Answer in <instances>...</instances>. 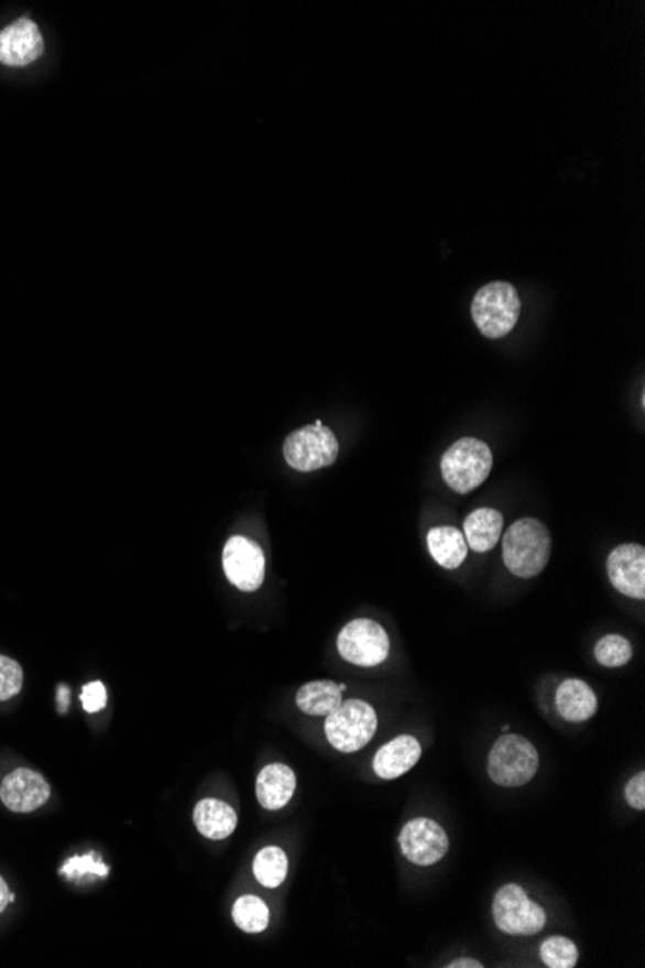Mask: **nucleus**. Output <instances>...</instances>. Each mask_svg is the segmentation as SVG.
I'll return each instance as SVG.
<instances>
[{"mask_svg":"<svg viewBox=\"0 0 645 968\" xmlns=\"http://www.w3.org/2000/svg\"><path fill=\"white\" fill-rule=\"evenodd\" d=\"M447 967H449V968H481V967H483V965H481L480 960L457 959V960H452V962H449V965H447Z\"/></svg>","mask_w":645,"mask_h":968,"instance_id":"nucleus-30","label":"nucleus"},{"mask_svg":"<svg viewBox=\"0 0 645 968\" xmlns=\"http://www.w3.org/2000/svg\"><path fill=\"white\" fill-rule=\"evenodd\" d=\"M493 468V453L488 443L464 437L458 439L441 458L442 480L457 493H470L488 480Z\"/></svg>","mask_w":645,"mask_h":968,"instance_id":"nucleus-3","label":"nucleus"},{"mask_svg":"<svg viewBox=\"0 0 645 968\" xmlns=\"http://www.w3.org/2000/svg\"><path fill=\"white\" fill-rule=\"evenodd\" d=\"M81 706H84L87 714H97V711L105 709V706H107V688L102 686L101 681H95V683L84 686Z\"/></svg>","mask_w":645,"mask_h":968,"instance_id":"nucleus-27","label":"nucleus"},{"mask_svg":"<svg viewBox=\"0 0 645 968\" xmlns=\"http://www.w3.org/2000/svg\"><path fill=\"white\" fill-rule=\"evenodd\" d=\"M222 568L238 590L255 591L265 580V555L245 535H232L222 552Z\"/></svg>","mask_w":645,"mask_h":968,"instance_id":"nucleus-9","label":"nucleus"},{"mask_svg":"<svg viewBox=\"0 0 645 968\" xmlns=\"http://www.w3.org/2000/svg\"><path fill=\"white\" fill-rule=\"evenodd\" d=\"M14 899H17L14 898V893H10L9 885H7V882L0 878V913H2V911L9 906V903L14 901Z\"/></svg>","mask_w":645,"mask_h":968,"instance_id":"nucleus-29","label":"nucleus"},{"mask_svg":"<svg viewBox=\"0 0 645 968\" xmlns=\"http://www.w3.org/2000/svg\"><path fill=\"white\" fill-rule=\"evenodd\" d=\"M288 874V858L281 847H265L253 860V875L263 888H278Z\"/></svg>","mask_w":645,"mask_h":968,"instance_id":"nucleus-21","label":"nucleus"},{"mask_svg":"<svg viewBox=\"0 0 645 968\" xmlns=\"http://www.w3.org/2000/svg\"><path fill=\"white\" fill-rule=\"evenodd\" d=\"M551 557V534L535 519H520L503 540V559L512 575L534 578L542 575Z\"/></svg>","mask_w":645,"mask_h":968,"instance_id":"nucleus-1","label":"nucleus"},{"mask_svg":"<svg viewBox=\"0 0 645 968\" xmlns=\"http://www.w3.org/2000/svg\"><path fill=\"white\" fill-rule=\"evenodd\" d=\"M337 648L342 660L358 667H375L389 657L391 642L385 629L371 619H356L340 630Z\"/></svg>","mask_w":645,"mask_h":968,"instance_id":"nucleus-8","label":"nucleus"},{"mask_svg":"<svg viewBox=\"0 0 645 968\" xmlns=\"http://www.w3.org/2000/svg\"><path fill=\"white\" fill-rule=\"evenodd\" d=\"M632 654H634L632 644L626 638L619 637V634L603 637L595 644V660L609 670L626 665L632 660Z\"/></svg>","mask_w":645,"mask_h":968,"instance_id":"nucleus-23","label":"nucleus"},{"mask_svg":"<svg viewBox=\"0 0 645 968\" xmlns=\"http://www.w3.org/2000/svg\"><path fill=\"white\" fill-rule=\"evenodd\" d=\"M296 791V775L288 765L269 764L261 770L255 783V795L265 811H281L291 803Z\"/></svg>","mask_w":645,"mask_h":968,"instance_id":"nucleus-15","label":"nucleus"},{"mask_svg":"<svg viewBox=\"0 0 645 968\" xmlns=\"http://www.w3.org/2000/svg\"><path fill=\"white\" fill-rule=\"evenodd\" d=\"M345 690L347 686L332 681H314L299 688L296 706L307 716H329L332 709L340 706Z\"/></svg>","mask_w":645,"mask_h":968,"instance_id":"nucleus-20","label":"nucleus"},{"mask_svg":"<svg viewBox=\"0 0 645 968\" xmlns=\"http://www.w3.org/2000/svg\"><path fill=\"white\" fill-rule=\"evenodd\" d=\"M427 547L429 553L442 568H458L468 557V544L460 530L452 526L434 527L427 534Z\"/></svg>","mask_w":645,"mask_h":968,"instance_id":"nucleus-19","label":"nucleus"},{"mask_svg":"<svg viewBox=\"0 0 645 968\" xmlns=\"http://www.w3.org/2000/svg\"><path fill=\"white\" fill-rule=\"evenodd\" d=\"M493 918L496 928L511 936H534L547 924L544 906L527 898L524 888L509 883L496 891L493 899Z\"/></svg>","mask_w":645,"mask_h":968,"instance_id":"nucleus-7","label":"nucleus"},{"mask_svg":"<svg viewBox=\"0 0 645 968\" xmlns=\"http://www.w3.org/2000/svg\"><path fill=\"white\" fill-rule=\"evenodd\" d=\"M606 573L614 590L628 598H645V550L642 545L614 547L606 559Z\"/></svg>","mask_w":645,"mask_h":968,"instance_id":"nucleus-12","label":"nucleus"},{"mask_svg":"<svg viewBox=\"0 0 645 968\" xmlns=\"http://www.w3.org/2000/svg\"><path fill=\"white\" fill-rule=\"evenodd\" d=\"M539 770V754L534 744L520 735H503L489 752V777L501 787H522Z\"/></svg>","mask_w":645,"mask_h":968,"instance_id":"nucleus-4","label":"nucleus"},{"mask_svg":"<svg viewBox=\"0 0 645 968\" xmlns=\"http://www.w3.org/2000/svg\"><path fill=\"white\" fill-rule=\"evenodd\" d=\"M539 955L549 968H575L578 962V947L568 937H547Z\"/></svg>","mask_w":645,"mask_h":968,"instance_id":"nucleus-24","label":"nucleus"},{"mask_svg":"<svg viewBox=\"0 0 645 968\" xmlns=\"http://www.w3.org/2000/svg\"><path fill=\"white\" fill-rule=\"evenodd\" d=\"M232 918L238 928L248 934H260L269 926V906L255 895H244L234 903Z\"/></svg>","mask_w":645,"mask_h":968,"instance_id":"nucleus-22","label":"nucleus"},{"mask_svg":"<svg viewBox=\"0 0 645 968\" xmlns=\"http://www.w3.org/2000/svg\"><path fill=\"white\" fill-rule=\"evenodd\" d=\"M422 758V744L412 735H401L391 740L389 744L379 748L373 758V772L381 780H398L401 775L409 772Z\"/></svg>","mask_w":645,"mask_h":968,"instance_id":"nucleus-14","label":"nucleus"},{"mask_svg":"<svg viewBox=\"0 0 645 968\" xmlns=\"http://www.w3.org/2000/svg\"><path fill=\"white\" fill-rule=\"evenodd\" d=\"M518 291L511 283L495 281L481 286L472 302V317L475 327L488 339H503L518 323Z\"/></svg>","mask_w":645,"mask_h":968,"instance_id":"nucleus-2","label":"nucleus"},{"mask_svg":"<svg viewBox=\"0 0 645 968\" xmlns=\"http://www.w3.org/2000/svg\"><path fill=\"white\" fill-rule=\"evenodd\" d=\"M624 796H626V803L634 808V811H644L645 808V773L639 772L637 775H634L632 780L628 781V785L624 788Z\"/></svg>","mask_w":645,"mask_h":968,"instance_id":"nucleus-28","label":"nucleus"},{"mask_svg":"<svg viewBox=\"0 0 645 968\" xmlns=\"http://www.w3.org/2000/svg\"><path fill=\"white\" fill-rule=\"evenodd\" d=\"M378 731V714L363 700H342L325 719V735L332 748L352 754L362 750Z\"/></svg>","mask_w":645,"mask_h":968,"instance_id":"nucleus-5","label":"nucleus"},{"mask_svg":"<svg viewBox=\"0 0 645 968\" xmlns=\"http://www.w3.org/2000/svg\"><path fill=\"white\" fill-rule=\"evenodd\" d=\"M194 824L197 831L207 839L221 841L237 829L238 816L237 812L232 811V806L222 803L219 798H204L196 804Z\"/></svg>","mask_w":645,"mask_h":968,"instance_id":"nucleus-17","label":"nucleus"},{"mask_svg":"<svg viewBox=\"0 0 645 968\" xmlns=\"http://www.w3.org/2000/svg\"><path fill=\"white\" fill-rule=\"evenodd\" d=\"M58 698H61V711H66L68 709V688L66 686L58 690Z\"/></svg>","mask_w":645,"mask_h":968,"instance_id":"nucleus-31","label":"nucleus"},{"mask_svg":"<svg viewBox=\"0 0 645 968\" xmlns=\"http://www.w3.org/2000/svg\"><path fill=\"white\" fill-rule=\"evenodd\" d=\"M45 53V41L35 22L22 18L0 32V63L24 68Z\"/></svg>","mask_w":645,"mask_h":968,"instance_id":"nucleus-11","label":"nucleus"},{"mask_svg":"<svg viewBox=\"0 0 645 968\" xmlns=\"http://www.w3.org/2000/svg\"><path fill=\"white\" fill-rule=\"evenodd\" d=\"M24 685V671L20 663L0 655V701L14 698Z\"/></svg>","mask_w":645,"mask_h":968,"instance_id":"nucleus-25","label":"nucleus"},{"mask_svg":"<svg viewBox=\"0 0 645 968\" xmlns=\"http://www.w3.org/2000/svg\"><path fill=\"white\" fill-rule=\"evenodd\" d=\"M555 704L560 716L572 724L588 721L598 711V696L588 683L580 678H568L555 693Z\"/></svg>","mask_w":645,"mask_h":968,"instance_id":"nucleus-16","label":"nucleus"},{"mask_svg":"<svg viewBox=\"0 0 645 968\" xmlns=\"http://www.w3.org/2000/svg\"><path fill=\"white\" fill-rule=\"evenodd\" d=\"M402 855L417 867H434L449 852V837L437 822L417 818L402 827Z\"/></svg>","mask_w":645,"mask_h":968,"instance_id":"nucleus-10","label":"nucleus"},{"mask_svg":"<svg viewBox=\"0 0 645 968\" xmlns=\"http://www.w3.org/2000/svg\"><path fill=\"white\" fill-rule=\"evenodd\" d=\"M61 874L66 878H76L81 874H97L105 878L109 874V868L102 864L97 855H86V857H74L66 862V867L61 870Z\"/></svg>","mask_w":645,"mask_h":968,"instance_id":"nucleus-26","label":"nucleus"},{"mask_svg":"<svg viewBox=\"0 0 645 968\" xmlns=\"http://www.w3.org/2000/svg\"><path fill=\"white\" fill-rule=\"evenodd\" d=\"M51 796V787L47 780L41 773L20 768L17 772L9 773L0 785V798L4 806L12 812L37 811L47 803Z\"/></svg>","mask_w":645,"mask_h":968,"instance_id":"nucleus-13","label":"nucleus"},{"mask_svg":"<svg viewBox=\"0 0 645 968\" xmlns=\"http://www.w3.org/2000/svg\"><path fill=\"white\" fill-rule=\"evenodd\" d=\"M503 532V514L495 509H475L464 520V537L473 552L485 553L495 547Z\"/></svg>","mask_w":645,"mask_h":968,"instance_id":"nucleus-18","label":"nucleus"},{"mask_svg":"<svg viewBox=\"0 0 645 968\" xmlns=\"http://www.w3.org/2000/svg\"><path fill=\"white\" fill-rule=\"evenodd\" d=\"M284 460L298 472H315L335 465L339 458V439L322 422L304 425L292 432L283 447Z\"/></svg>","mask_w":645,"mask_h":968,"instance_id":"nucleus-6","label":"nucleus"}]
</instances>
